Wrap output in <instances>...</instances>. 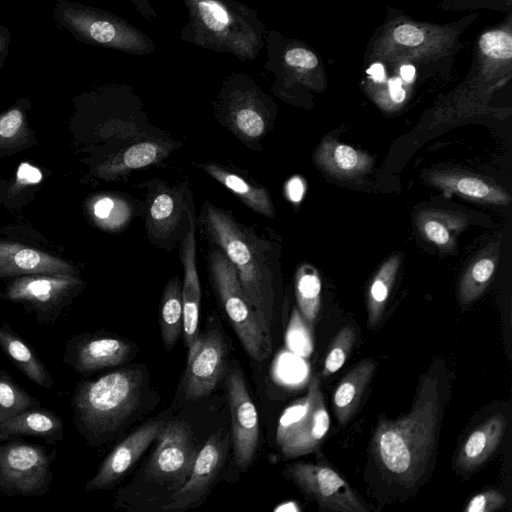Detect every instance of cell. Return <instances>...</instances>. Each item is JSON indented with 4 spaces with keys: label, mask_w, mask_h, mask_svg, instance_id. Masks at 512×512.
<instances>
[{
    "label": "cell",
    "mask_w": 512,
    "mask_h": 512,
    "mask_svg": "<svg viewBox=\"0 0 512 512\" xmlns=\"http://www.w3.org/2000/svg\"><path fill=\"white\" fill-rule=\"evenodd\" d=\"M200 220L211 242L221 248L235 267L245 297L260 329L272 345L271 325L275 305L276 247L229 212L203 203Z\"/></svg>",
    "instance_id": "1"
},
{
    "label": "cell",
    "mask_w": 512,
    "mask_h": 512,
    "mask_svg": "<svg viewBox=\"0 0 512 512\" xmlns=\"http://www.w3.org/2000/svg\"><path fill=\"white\" fill-rule=\"evenodd\" d=\"M443 411L440 383L421 378L410 411L376 428L372 448L378 463L400 482L413 486L424 474L435 449Z\"/></svg>",
    "instance_id": "2"
},
{
    "label": "cell",
    "mask_w": 512,
    "mask_h": 512,
    "mask_svg": "<svg viewBox=\"0 0 512 512\" xmlns=\"http://www.w3.org/2000/svg\"><path fill=\"white\" fill-rule=\"evenodd\" d=\"M188 21L180 39L241 61L255 60L264 47L265 27L257 11L238 0H182Z\"/></svg>",
    "instance_id": "3"
},
{
    "label": "cell",
    "mask_w": 512,
    "mask_h": 512,
    "mask_svg": "<svg viewBox=\"0 0 512 512\" xmlns=\"http://www.w3.org/2000/svg\"><path fill=\"white\" fill-rule=\"evenodd\" d=\"M143 374L139 369L117 370L94 380L78 382L71 400L73 421L92 444L114 433L137 407Z\"/></svg>",
    "instance_id": "4"
},
{
    "label": "cell",
    "mask_w": 512,
    "mask_h": 512,
    "mask_svg": "<svg viewBox=\"0 0 512 512\" xmlns=\"http://www.w3.org/2000/svg\"><path fill=\"white\" fill-rule=\"evenodd\" d=\"M53 18L77 41L135 56L155 52L153 40L126 19L103 9L57 0Z\"/></svg>",
    "instance_id": "5"
},
{
    "label": "cell",
    "mask_w": 512,
    "mask_h": 512,
    "mask_svg": "<svg viewBox=\"0 0 512 512\" xmlns=\"http://www.w3.org/2000/svg\"><path fill=\"white\" fill-rule=\"evenodd\" d=\"M214 112L237 138L254 148L272 124L275 105L250 75L232 72L221 84Z\"/></svg>",
    "instance_id": "6"
},
{
    "label": "cell",
    "mask_w": 512,
    "mask_h": 512,
    "mask_svg": "<svg viewBox=\"0 0 512 512\" xmlns=\"http://www.w3.org/2000/svg\"><path fill=\"white\" fill-rule=\"evenodd\" d=\"M209 272L218 299L243 348L254 360H264L271 352L272 345L260 329L235 267L224 251L213 243L209 252Z\"/></svg>",
    "instance_id": "7"
},
{
    "label": "cell",
    "mask_w": 512,
    "mask_h": 512,
    "mask_svg": "<svg viewBox=\"0 0 512 512\" xmlns=\"http://www.w3.org/2000/svg\"><path fill=\"white\" fill-rule=\"evenodd\" d=\"M55 452L18 438L0 440V493L9 497H41L52 483Z\"/></svg>",
    "instance_id": "8"
},
{
    "label": "cell",
    "mask_w": 512,
    "mask_h": 512,
    "mask_svg": "<svg viewBox=\"0 0 512 512\" xmlns=\"http://www.w3.org/2000/svg\"><path fill=\"white\" fill-rule=\"evenodd\" d=\"M329 427L330 417L320 380L314 376L306 395L282 413L276 430V443L286 458H297L314 452L327 435Z\"/></svg>",
    "instance_id": "9"
},
{
    "label": "cell",
    "mask_w": 512,
    "mask_h": 512,
    "mask_svg": "<svg viewBox=\"0 0 512 512\" xmlns=\"http://www.w3.org/2000/svg\"><path fill=\"white\" fill-rule=\"evenodd\" d=\"M143 185L148 190L144 204L147 237L156 247L171 250L188 230L192 192L186 182L169 187L154 179Z\"/></svg>",
    "instance_id": "10"
},
{
    "label": "cell",
    "mask_w": 512,
    "mask_h": 512,
    "mask_svg": "<svg viewBox=\"0 0 512 512\" xmlns=\"http://www.w3.org/2000/svg\"><path fill=\"white\" fill-rule=\"evenodd\" d=\"M156 440L144 475L176 491L189 478L199 451L192 430L185 421L164 422Z\"/></svg>",
    "instance_id": "11"
},
{
    "label": "cell",
    "mask_w": 512,
    "mask_h": 512,
    "mask_svg": "<svg viewBox=\"0 0 512 512\" xmlns=\"http://www.w3.org/2000/svg\"><path fill=\"white\" fill-rule=\"evenodd\" d=\"M82 281L73 275L31 274L14 279L3 296L28 306L40 323H54Z\"/></svg>",
    "instance_id": "12"
},
{
    "label": "cell",
    "mask_w": 512,
    "mask_h": 512,
    "mask_svg": "<svg viewBox=\"0 0 512 512\" xmlns=\"http://www.w3.org/2000/svg\"><path fill=\"white\" fill-rule=\"evenodd\" d=\"M285 473L323 509L340 512L369 510L348 482L327 464L295 462L286 468Z\"/></svg>",
    "instance_id": "13"
},
{
    "label": "cell",
    "mask_w": 512,
    "mask_h": 512,
    "mask_svg": "<svg viewBox=\"0 0 512 512\" xmlns=\"http://www.w3.org/2000/svg\"><path fill=\"white\" fill-rule=\"evenodd\" d=\"M226 345L216 329L199 335L188 350L183 387L185 397L199 400L210 394L225 370Z\"/></svg>",
    "instance_id": "14"
},
{
    "label": "cell",
    "mask_w": 512,
    "mask_h": 512,
    "mask_svg": "<svg viewBox=\"0 0 512 512\" xmlns=\"http://www.w3.org/2000/svg\"><path fill=\"white\" fill-rule=\"evenodd\" d=\"M226 388L231 412L234 459L240 468L246 469L252 464L258 447V413L238 369L228 374Z\"/></svg>",
    "instance_id": "15"
},
{
    "label": "cell",
    "mask_w": 512,
    "mask_h": 512,
    "mask_svg": "<svg viewBox=\"0 0 512 512\" xmlns=\"http://www.w3.org/2000/svg\"><path fill=\"white\" fill-rule=\"evenodd\" d=\"M131 354V345L117 337L81 334L70 338L62 361L79 374H90L120 365Z\"/></svg>",
    "instance_id": "16"
},
{
    "label": "cell",
    "mask_w": 512,
    "mask_h": 512,
    "mask_svg": "<svg viewBox=\"0 0 512 512\" xmlns=\"http://www.w3.org/2000/svg\"><path fill=\"white\" fill-rule=\"evenodd\" d=\"M163 421L144 424L120 442L103 460L96 474L88 479L87 492L107 489L116 483L156 440Z\"/></svg>",
    "instance_id": "17"
},
{
    "label": "cell",
    "mask_w": 512,
    "mask_h": 512,
    "mask_svg": "<svg viewBox=\"0 0 512 512\" xmlns=\"http://www.w3.org/2000/svg\"><path fill=\"white\" fill-rule=\"evenodd\" d=\"M224 460L221 431L211 435L198 451L192 472L184 485L173 492L171 501L163 506L165 511L183 510L199 502L216 479Z\"/></svg>",
    "instance_id": "18"
},
{
    "label": "cell",
    "mask_w": 512,
    "mask_h": 512,
    "mask_svg": "<svg viewBox=\"0 0 512 512\" xmlns=\"http://www.w3.org/2000/svg\"><path fill=\"white\" fill-rule=\"evenodd\" d=\"M196 214L194 203L189 211V226L180 241L179 255L183 266L182 306L183 332L188 350L199 337L198 322L201 300V287L196 262Z\"/></svg>",
    "instance_id": "19"
},
{
    "label": "cell",
    "mask_w": 512,
    "mask_h": 512,
    "mask_svg": "<svg viewBox=\"0 0 512 512\" xmlns=\"http://www.w3.org/2000/svg\"><path fill=\"white\" fill-rule=\"evenodd\" d=\"M31 274L76 276L70 263L19 243L0 241V279Z\"/></svg>",
    "instance_id": "20"
},
{
    "label": "cell",
    "mask_w": 512,
    "mask_h": 512,
    "mask_svg": "<svg viewBox=\"0 0 512 512\" xmlns=\"http://www.w3.org/2000/svg\"><path fill=\"white\" fill-rule=\"evenodd\" d=\"M426 181L433 187L449 194H457L480 203L507 205L510 194L481 176L458 170H433L426 175Z\"/></svg>",
    "instance_id": "21"
},
{
    "label": "cell",
    "mask_w": 512,
    "mask_h": 512,
    "mask_svg": "<svg viewBox=\"0 0 512 512\" xmlns=\"http://www.w3.org/2000/svg\"><path fill=\"white\" fill-rule=\"evenodd\" d=\"M173 149V143L164 138H146L124 146L114 152L96 169L95 174L105 180L162 161Z\"/></svg>",
    "instance_id": "22"
},
{
    "label": "cell",
    "mask_w": 512,
    "mask_h": 512,
    "mask_svg": "<svg viewBox=\"0 0 512 512\" xmlns=\"http://www.w3.org/2000/svg\"><path fill=\"white\" fill-rule=\"evenodd\" d=\"M315 162L320 169L338 179L359 177L368 173L373 165L367 153L331 138L319 144Z\"/></svg>",
    "instance_id": "23"
},
{
    "label": "cell",
    "mask_w": 512,
    "mask_h": 512,
    "mask_svg": "<svg viewBox=\"0 0 512 512\" xmlns=\"http://www.w3.org/2000/svg\"><path fill=\"white\" fill-rule=\"evenodd\" d=\"M34 436L45 441H61L64 424L61 418L41 406L29 408L0 424V440Z\"/></svg>",
    "instance_id": "24"
},
{
    "label": "cell",
    "mask_w": 512,
    "mask_h": 512,
    "mask_svg": "<svg viewBox=\"0 0 512 512\" xmlns=\"http://www.w3.org/2000/svg\"><path fill=\"white\" fill-rule=\"evenodd\" d=\"M506 426V417L498 413L474 429L459 450L458 466L471 471L482 465L498 447Z\"/></svg>",
    "instance_id": "25"
},
{
    "label": "cell",
    "mask_w": 512,
    "mask_h": 512,
    "mask_svg": "<svg viewBox=\"0 0 512 512\" xmlns=\"http://www.w3.org/2000/svg\"><path fill=\"white\" fill-rule=\"evenodd\" d=\"M377 367L373 358H365L355 364L341 379L333 394V407L339 424L344 427L352 418L363 393Z\"/></svg>",
    "instance_id": "26"
},
{
    "label": "cell",
    "mask_w": 512,
    "mask_h": 512,
    "mask_svg": "<svg viewBox=\"0 0 512 512\" xmlns=\"http://www.w3.org/2000/svg\"><path fill=\"white\" fill-rule=\"evenodd\" d=\"M0 348L10 361L34 384L52 389L54 379L34 349L8 323L0 326Z\"/></svg>",
    "instance_id": "27"
},
{
    "label": "cell",
    "mask_w": 512,
    "mask_h": 512,
    "mask_svg": "<svg viewBox=\"0 0 512 512\" xmlns=\"http://www.w3.org/2000/svg\"><path fill=\"white\" fill-rule=\"evenodd\" d=\"M417 227L429 242L442 252H451L456 247L457 236L467 226V217L458 211L430 209L421 211L416 217Z\"/></svg>",
    "instance_id": "28"
},
{
    "label": "cell",
    "mask_w": 512,
    "mask_h": 512,
    "mask_svg": "<svg viewBox=\"0 0 512 512\" xmlns=\"http://www.w3.org/2000/svg\"><path fill=\"white\" fill-rule=\"evenodd\" d=\"M198 166L235 194L246 206L265 217L275 218L271 196L265 187L255 186L237 173L213 162L201 163Z\"/></svg>",
    "instance_id": "29"
},
{
    "label": "cell",
    "mask_w": 512,
    "mask_h": 512,
    "mask_svg": "<svg viewBox=\"0 0 512 512\" xmlns=\"http://www.w3.org/2000/svg\"><path fill=\"white\" fill-rule=\"evenodd\" d=\"M499 242L487 245L469 263L459 283L458 296L462 306L477 300L487 288L499 260Z\"/></svg>",
    "instance_id": "30"
},
{
    "label": "cell",
    "mask_w": 512,
    "mask_h": 512,
    "mask_svg": "<svg viewBox=\"0 0 512 512\" xmlns=\"http://www.w3.org/2000/svg\"><path fill=\"white\" fill-rule=\"evenodd\" d=\"M141 212L140 204L120 194H100L89 203V214L93 222L106 231L125 229Z\"/></svg>",
    "instance_id": "31"
},
{
    "label": "cell",
    "mask_w": 512,
    "mask_h": 512,
    "mask_svg": "<svg viewBox=\"0 0 512 512\" xmlns=\"http://www.w3.org/2000/svg\"><path fill=\"white\" fill-rule=\"evenodd\" d=\"M400 264V255L389 257L378 269L367 294V315L369 329H375L382 318L390 291L395 283Z\"/></svg>",
    "instance_id": "32"
},
{
    "label": "cell",
    "mask_w": 512,
    "mask_h": 512,
    "mask_svg": "<svg viewBox=\"0 0 512 512\" xmlns=\"http://www.w3.org/2000/svg\"><path fill=\"white\" fill-rule=\"evenodd\" d=\"M182 282L178 277L166 284L160 307V325L163 343L171 350L183 331Z\"/></svg>",
    "instance_id": "33"
},
{
    "label": "cell",
    "mask_w": 512,
    "mask_h": 512,
    "mask_svg": "<svg viewBox=\"0 0 512 512\" xmlns=\"http://www.w3.org/2000/svg\"><path fill=\"white\" fill-rule=\"evenodd\" d=\"M321 279L317 270L309 265H301L295 274V295L298 310L312 328L321 306Z\"/></svg>",
    "instance_id": "34"
},
{
    "label": "cell",
    "mask_w": 512,
    "mask_h": 512,
    "mask_svg": "<svg viewBox=\"0 0 512 512\" xmlns=\"http://www.w3.org/2000/svg\"><path fill=\"white\" fill-rule=\"evenodd\" d=\"M37 406L41 403L36 397L22 389L7 371L0 370V424Z\"/></svg>",
    "instance_id": "35"
},
{
    "label": "cell",
    "mask_w": 512,
    "mask_h": 512,
    "mask_svg": "<svg viewBox=\"0 0 512 512\" xmlns=\"http://www.w3.org/2000/svg\"><path fill=\"white\" fill-rule=\"evenodd\" d=\"M27 137L25 114L19 107L0 114V153L21 146Z\"/></svg>",
    "instance_id": "36"
},
{
    "label": "cell",
    "mask_w": 512,
    "mask_h": 512,
    "mask_svg": "<svg viewBox=\"0 0 512 512\" xmlns=\"http://www.w3.org/2000/svg\"><path fill=\"white\" fill-rule=\"evenodd\" d=\"M355 342L356 333L353 327L345 326L338 331L328 348L324 360L323 377L331 376L344 365Z\"/></svg>",
    "instance_id": "37"
},
{
    "label": "cell",
    "mask_w": 512,
    "mask_h": 512,
    "mask_svg": "<svg viewBox=\"0 0 512 512\" xmlns=\"http://www.w3.org/2000/svg\"><path fill=\"white\" fill-rule=\"evenodd\" d=\"M311 327L304 320L298 309H294L287 330V345L301 356H309L313 351Z\"/></svg>",
    "instance_id": "38"
},
{
    "label": "cell",
    "mask_w": 512,
    "mask_h": 512,
    "mask_svg": "<svg viewBox=\"0 0 512 512\" xmlns=\"http://www.w3.org/2000/svg\"><path fill=\"white\" fill-rule=\"evenodd\" d=\"M481 51L495 59H510L512 56V37L504 31H490L479 40Z\"/></svg>",
    "instance_id": "39"
},
{
    "label": "cell",
    "mask_w": 512,
    "mask_h": 512,
    "mask_svg": "<svg viewBox=\"0 0 512 512\" xmlns=\"http://www.w3.org/2000/svg\"><path fill=\"white\" fill-rule=\"evenodd\" d=\"M506 503L505 496L495 489H488L474 495L464 511L466 512H491L495 511Z\"/></svg>",
    "instance_id": "40"
},
{
    "label": "cell",
    "mask_w": 512,
    "mask_h": 512,
    "mask_svg": "<svg viewBox=\"0 0 512 512\" xmlns=\"http://www.w3.org/2000/svg\"><path fill=\"white\" fill-rule=\"evenodd\" d=\"M393 38L401 45L413 47L424 41V34L416 26L403 24L393 31Z\"/></svg>",
    "instance_id": "41"
},
{
    "label": "cell",
    "mask_w": 512,
    "mask_h": 512,
    "mask_svg": "<svg viewBox=\"0 0 512 512\" xmlns=\"http://www.w3.org/2000/svg\"><path fill=\"white\" fill-rule=\"evenodd\" d=\"M41 180V173L38 169L28 165L27 163H23L17 174L16 188H21L25 184L37 183Z\"/></svg>",
    "instance_id": "42"
},
{
    "label": "cell",
    "mask_w": 512,
    "mask_h": 512,
    "mask_svg": "<svg viewBox=\"0 0 512 512\" xmlns=\"http://www.w3.org/2000/svg\"><path fill=\"white\" fill-rule=\"evenodd\" d=\"M388 92L391 100L400 104L405 100L406 92L402 88V80L399 77H393L388 80Z\"/></svg>",
    "instance_id": "43"
},
{
    "label": "cell",
    "mask_w": 512,
    "mask_h": 512,
    "mask_svg": "<svg viewBox=\"0 0 512 512\" xmlns=\"http://www.w3.org/2000/svg\"><path fill=\"white\" fill-rule=\"evenodd\" d=\"M10 42L11 34L8 28L0 24V68L3 67L4 62L8 56Z\"/></svg>",
    "instance_id": "44"
},
{
    "label": "cell",
    "mask_w": 512,
    "mask_h": 512,
    "mask_svg": "<svg viewBox=\"0 0 512 512\" xmlns=\"http://www.w3.org/2000/svg\"><path fill=\"white\" fill-rule=\"evenodd\" d=\"M305 187L303 181L299 177H295L287 184L288 197L293 202H299L302 199Z\"/></svg>",
    "instance_id": "45"
},
{
    "label": "cell",
    "mask_w": 512,
    "mask_h": 512,
    "mask_svg": "<svg viewBox=\"0 0 512 512\" xmlns=\"http://www.w3.org/2000/svg\"><path fill=\"white\" fill-rule=\"evenodd\" d=\"M136 11L145 19L151 20L157 17V13L149 0H129Z\"/></svg>",
    "instance_id": "46"
},
{
    "label": "cell",
    "mask_w": 512,
    "mask_h": 512,
    "mask_svg": "<svg viewBox=\"0 0 512 512\" xmlns=\"http://www.w3.org/2000/svg\"><path fill=\"white\" fill-rule=\"evenodd\" d=\"M367 74L371 76V78L375 82H383L386 78L384 66L381 63H373L368 69Z\"/></svg>",
    "instance_id": "47"
},
{
    "label": "cell",
    "mask_w": 512,
    "mask_h": 512,
    "mask_svg": "<svg viewBox=\"0 0 512 512\" xmlns=\"http://www.w3.org/2000/svg\"><path fill=\"white\" fill-rule=\"evenodd\" d=\"M415 67L409 64L402 65L400 68V75L402 80L412 82L415 77Z\"/></svg>",
    "instance_id": "48"
}]
</instances>
